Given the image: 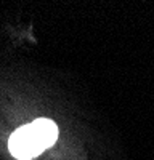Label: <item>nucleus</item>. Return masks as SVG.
Listing matches in <instances>:
<instances>
[{"label":"nucleus","instance_id":"f257e3e1","mask_svg":"<svg viewBox=\"0 0 154 160\" xmlns=\"http://www.w3.org/2000/svg\"><path fill=\"white\" fill-rule=\"evenodd\" d=\"M56 138V125L48 118H38L13 133L8 141V148L16 158L28 160L42 154L50 146H53Z\"/></svg>","mask_w":154,"mask_h":160}]
</instances>
